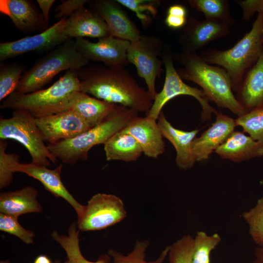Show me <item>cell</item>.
<instances>
[{
	"label": "cell",
	"instance_id": "1",
	"mask_svg": "<svg viewBox=\"0 0 263 263\" xmlns=\"http://www.w3.org/2000/svg\"><path fill=\"white\" fill-rule=\"evenodd\" d=\"M80 91L137 112H147L153 100L125 66L90 65L77 70Z\"/></svg>",
	"mask_w": 263,
	"mask_h": 263
},
{
	"label": "cell",
	"instance_id": "2",
	"mask_svg": "<svg viewBox=\"0 0 263 263\" xmlns=\"http://www.w3.org/2000/svg\"><path fill=\"white\" fill-rule=\"evenodd\" d=\"M175 58L182 66L177 70L182 79L200 86L209 100L238 116L247 112L234 95L230 77L225 69L207 63L197 53L181 52Z\"/></svg>",
	"mask_w": 263,
	"mask_h": 263
},
{
	"label": "cell",
	"instance_id": "3",
	"mask_svg": "<svg viewBox=\"0 0 263 263\" xmlns=\"http://www.w3.org/2000/svg\"><path fill=\"white\" fill-rule=\"evenodd\" d=\"M77 70H70L49 88L26 94L14 92L2 101L0 108L23 110L35 118L70 110L73 96L80 91Z\"/></svg>",
	"mask_w": 263,
	"mask_h": 263
},
{
	"label": "cell",
	"instance_id": "4",
	"mask_svg": "<svg viewBox=\"0 0 263 263\" xmlns=\"http://www.w3.org/2000/svg\"><path fill=\"white\" fill-rule=\"evenodd\" d=\"M138 113L134 110L116 105L113 111L101 123L74 138L49 144L48 148L63 163L75 164L78 161H86L91 149L99 144L104 145L138 116Z\"/></svg>",
	"mask_w": 263,
	"mask_h": 263
},
{
	"label": "cell",
	"instance_id": "5",
	"mask_svg": "<svg viewBox=\"0 0 263 263\" xmlns=\"http://www.w3.org/2000/svg\"><path fill=\"white\" fill-rule=\"evenodd\" d=\"M263 51V11L258 14L251 30L232 48L209 49L200 56L207 63L217 64L227 72L233 91L237 92L246 73Z\"/></svg>",
	"mask_w": 263,
	"mask_h": 263
},
{
	"label": "cell",
	"instance_id": "6",
	"mask_svg": "<svg viewBox=\"0 0 263 263\" xmlns=\"http://www.w3.org/2000/svg\"><path fill=\"white\" fill-rule=\"evenodd\" d=\"M89 63V61L76 49L75 40L70 39L51 51L25 71L15 92L26 94L41 90L58 73L80 69Z\"/></svg>",
	"mask_w": 263,
	"mask_h": 263
},
{
	"label": "cell",
	"instance_id": "7",
	"mask_svg": "<svg viewBox=\"0 0 263 263\" xmlns=\"http://www.w3.org/2000/svg\"><path fill=\"white\" fill-rule=\"evenodd\" d=\"M0 139H13L28 151L32 162L48 167L57 159L48 149L37 124L36 118L29 112L15 110L10 118L0 119Z\"/></svg>",
	"mask_w": 263,
	"mask_h": 263
},
{
	"label": "cell",
	"instance_id": "8",
	"mask_svg": "<svg viewBox=\"0 0 263 263\" xmlns=\"http://www.w3.org/2000/svg\"><path fill=\"white\" fill-rule=\"evenodd\" d=\"M162 59L166 70L164 86L161 91L156 94L151 107L146 113V116L157 120L163 107L168 101L177 96L187 95L199 101L202 107V120L210 119L212 114H216L218 111L209 105V100L202 90L191 87L183 81L174 67L169 45L166 44Z\"/></svg>",
	"mask_w": 263,
	"mask_h": 263
},
{
	"label": "cell",
	"instance_id": "9",
	"mask_svg": "<svg viewBox=\"0 0 263 263\" xmlns=\"http://www.w3.org/2000/svg\"><path fill=\"white\" fill-rule=\"evenodd\" d=\"M165 45L157 37L142 35L138 40L130 42L127 52L129 63L135 66L139 76L145 80L152 100L157 94L156 79L161 76L163 71L162 56Z\"/></svg>",
	"mask_w": 263,
	"mask_h": 263
},
{
	"label": "cell",
	"instance_id": "10",
	"mask_svg": "<svg viewBox=\"0 0 263 263\" xmlns=\"http://www.w3.org/2000/svg\"><path fill=\"white\" fill-rule=\"evenodd\" d=\"M127 216L124 203L118 196L98 193L84 206L77 217V226L82 231L100 230L112 226Z\"/></svg>",
	"mask_w": 263,
	"mask_h": 263
},
{
	"label": "cell",
	"instance_id": "11",
	"mask_svg": "<svg viewBox=\"0 0 263 263\" xmlns=\"http://www.w3.org/2000/svg\"><path fill=\"white\" fill-rule=\"evenodd\" d=\"M66 23L67 18L62 19L40 33L17 40L1 42L0 62L29 52L55 49L71 39L65 33Z\"/></svg>",
	"mask_w": 263,
	"mask_h": 263
},
{
	"label": "cell",
	"instance_id": "12",
	"mask_svg": "<svg viewBox=\"0 0 263 263\" xmlns=\"http://www.w3.org/2000/svg\"><path fill=\"white\" fill-rule=\"evenodd\" d=\"M130 42L108 36L98 38L96 42L84 38L75 39L77 51L89 61L102 62L105 66H126L129 63L127 52Z\"/></svg>",
	"mask_w": 263,
	"mask_h": 263
},
{
	"label": "cell",
	"instance_id": "13",
	"mask_svg": "<svg viewBox=\"0 0 263 263\" xmlns=\"http://www.w3.org/2000/svg\"><path fill=\"white\" fill-rule=\"evenodd\" d=\"M230 27L218 20L190 18L178 39L181 52L197 53L210 42L227 36Z\"/></svg>",
	"mask_w": 263,
	"mask_h": 263
},
{
	"label": "cell",
	"instance_id": "14",
	"mask_svg": "<svg viewBox=\"0 0 263 263\" xmlns=\"http://www.w3.org/2000/svg\"><path fill=\"white\" fill-rule=\"evenodd\" d=\"M36 122L44 141L49 144L74 138L90 129L72 110L36 118Z\"/></svg>",
	"mask_w": 263,
	"mask_h": 263
},
{
	"label": "cell",
	"instance_id": "15",
	"mask_svg": "<svg viewBox=\"0 0 263 263\" xmlns=\"http://www.w3.org/2000/svg\"><path fill=\"white\" fill-rule=\"evenodd\" d=\"M90 3L91 10L105 21L113 37L130 42L141 38V31L116 0H96Z\"/></svg>",
	"mask_w": 263,
	"mask_h": 263
},
{
	"label": "cell",
	"instance_id": "16",
	"mask_svg": "<svg viewBox=\"0 0 263 263\" xmlns=\"http://www.w3.org/2000/svg\"><path fill=\"white\" fill-rule=\"evenodd\" d=\"M215 121L191 143V149L196 162L207 160L234 131L235 119L218 112Z\"/></svg>",
	"mask_w": 263,
	"mask_h": 263
},
{
	"label": "cell",
	"instance_id": "17",
	"mask_svg": "<svg viewBox=\"0 0 263 263\" xmlns=\"http://www.w3.org/2000/svg\"><path fill=\"white\" fill-rule=\"evenodd\" d=\"M62 169V164L55 169H50L47 167L31 162L30 163H18L15 170V172L24 173L38 180L54 196L66 200L74 208L78 217L81 215L84 206L75 199L63 184L61 178Z\"/></svg>",
	"mask_w": 263,
	"mask_h": 263
},
{
	"label": "cell",
	"instance_id": "18",
	"mask_svg": "<svg viewBox=\"0 0 263 263\" xmlns=\"http://www.w3.org/2000/svg\"><path fill=\"white\" fill-rule=\"evenodd\" d=\"M0 12L8 16L15 27L24 34L42 32L48 27L42 13L28 0H0Z\"/></svg>",
	"mask_w": 263,
	"mask_h": 263
},
{
	"label": "cell",
	"instance_id": "19",
	"mask_svg": "<svg viewBox=\"0 0 263 263\" xmlns=\"http://www.w3.org/2000/svg\"><path fill=\"white\" fill-rule=\"evenodd\" d=\"M122 131L137 141L146 156L157 158L165 151L163 137L156 120L136 116Z\"/></svg>",
	"mask_w": 263,
	"mask_h": 263
},
{
	"label": "cell",
	"instance_id": "20",
	"mask_svg": "<svg viewBox=\"0 0 263 263\" xmlns=\"http://www.w3.org/2000/svg\"><path fill=\"white\" fill-rule=\"evenodd\" d=\"M157 120L163 137L167 139L176 150L177 166L183 170L192 168L196 161L191 152V146L199 130L185 131L175 128L167 119L162 112Z\"/></svg>",
	"mask_w": 263,
	"mask_h": 263
},
{
	"label": "cell",
	"instance_id": "21",
	"mask_svg": "<svg viewBox=\"0 0 263 263\" xmlns=\"http://www.w3.org/2000/svg\"><path fill=\"white\" fill-rule=\"evenodd\" d=\"M65 30L71 39L112 36L105 21L97 14L85 7L67 18Z\"/></svg>",
	"mask_w": 263,
	"mask_h": 263
},
{
	"label": "cell",
	"instance_id": "22",
	"mask_svg": "<svg viewBox=\"0 0 263 263\" xmlns=\"http://www.w3.org/2000/svg\"><path fill=\"white\" fill-rule=\"evenodd\" d=\"M215 152L223 159L240 162L263 156V143L244 132L234 131Z\"/></svg>",
	"mask_w": 263,
	"mask_h": 263
},
{
	"label": "cell",
	"instance_id": "23",
	"mask_svg": "<svg viewBox=\"0 0 263 263\" xmlns=\"http://www.w3.org/2000/svg\"><path fill=\"white\" fill-rule=\"evenodd\" d=\"M236 92L237 99L247 112L263 105V51Z\"/></svg>",
	"mask_w": 263,
	"mask_h": 263
},
{
	"label": "cell",
	"instance_id": "24",
	"mask_svg": "<svg viewBox=\"0 0 263 263\" xmlns=\"http://www.w3.org/2000/svg\"><path fill=\"white\" fill-rule=\"evenodd\" d=\"M116 105L78 91L73 97L70 110L78 114L91 128L104 121L113 111Z\"/></svg>",
	"mask_w": 263,
	"mask_h": 263
},
{
	"label": "cell",
	"instance_id": "25",
	"mask_svg": "<svg viewBox=\"0 0 263 263\" xmlns=\"http://www.w3.org/2000/svg\"><path fill=\"white\" fill-rule=\"evenodd\" d=\"M38 195V190L29 186L16 191L2 192L0 195V212L17 217L40 212L42 207L37 199Z\"/></svg>",
	"mask_w": 263,
	"mask_h": 263
},
{
	"label": "cell",
	"instance_id": "26",
	"mask_svg": "<svg viewBox=\"0 0 263 263\" xmlns=\"http://www.w3.org/2000/svg\"><path fill=\"white\" fill-rule=\"evenodd\" d=\"M104 149L107 161L133 162L143 153L137 141L132 135L122 130L115 133L104 143Z\"/></svg>",
	"mask_w": 263,
	"mask_h": 263
},
{
	"label": "cell",
	"instance_id": "27",
	"mask_svg": "<svg viewBox=\"0 0 263 263\" xmlns=\"http://www.w3.org/2000/svg\"><path fill=\"white\" fill-rule=\"evenodd\" d=\"M77 225L74 223L68 229V235L59 234L56 231L52 233L53 239L57 242L66 252L67 258L73 260L77 263H110V256L108 254L100 256L93 262L87 260L82 254L79 244V230Z\"/></svg>",
	"mask_w": 263,
	"mask_h": 263
},
{
	"label": "cell",
	"instance_id": "28",
	"mask_svg": "<svg viewBox=\"0 0 263 263\" xmlns=\"http://www.w3.org/2000/svg\"><path fill=\"white\" fill-rule=\"evenodd\" d=\"M188 2L192 8L203 13L205 19L223 22L230 26L234 23L228 0H188Z\"/></svg>",
	"mask_w": 263,
	"mask_h": 263
},
{
	"label": "cell",
	"instance_id": "29",
	"mask_svg": "<svg viewBox=\"0 0 263 263\" xmlns=\"http://www.w3.org/2000/svg\"><path fill=\"white\" fill-rule=\"evenodd\" d=\"M150 245L147 240L136 241L133 250L127 255L122 254L113 249L108 250V254L112 258V263H163L168 255L169 245L161 253L159 257L153 261L145 260V252Z\"/></svg>",
	"mask_w": 263,
	"mask_h": 263
},
{
	"label": "cell",
	"instance_id": "30",
	"mask_svg": "<svg viewBox=\"0 0 263 263\" xmlns=\"http://www.w3.org/2000/svg\"><path fill=\"white\" fill-rule=\"evenodd\" d=\"M25 72L24 67L18 63L0 64V102L15 92Z\"/></svg>",
	"mask_w": 263,
	"mask_h": 263
},
{
	"label": "cell",
	"instance_id": "31",
	"mask_svg": "<svg viewBox=\"0 0 263 263\" xmlns=\"http://www.w3.org/2000/svg\"><path fill=\"white\" fill-rule=\"evenodd\" d=\"M236 126H241L243 132L248 133L255 140L263 143V105L258 107L238 116Z\"/></svg>",
	"mask_w": 263,
	"mask_h": 263
},
{
	"label": "cell",
	"instance_id": "32",
	"mask_svg": "<svg viewBox=\"0 0 263 263\" xmlns=\"http://www.w3.org/2000/svg\"><path fill=\"white\" fill-rule=\"evenodd\" d=\"M221 240L217 233L208 236L204 231L197 232L194 239L192 263H210V252Z\"/></svg>",
	"mask_w": 263,
	"mask_h": 263
},
{
	"label": "cell",
	"instance_id": "33",
	"mask_svg": "<svg viewBox=\"0 0 263 263\" xmlns=\"http://www.w3.org/2000/svg\"><path fill=\"white\" fill-rule=\"evenodd\" d=\"M116 1L135 13L142 26L147 28L152 21L149 15L155 17L157 13V7L160 1L156 0H116Z\"/></svg>",
	"mask_w": 263,
	"mask_h": 263
},
{
	"label": "cell",
	"instance_id": "34",
	"mask_svg": "<svg viewBox=\"0 0 263 263\" xmlns=\"http://www.w3.org/2000/svg\"><path fill=\"white\" fill-rule=\"evenodd\" d=\"M7 142L0 139V188L8 187L13 181L16 165L19 163V156L6 152Z\"/></svg>",
	"mask_w": 263,
	"mask_h": 263
},
{
	"label": "cell",
	"instance_id": "35",
	"mask_svg": "<svg viewBox=\"0 0 263 263\" xmlns=\"http://www.w3.org/2000/svg\"><path fill=\"white\" fill-rule=\"evenodd\" d=\"M243 217L249 225V233L254 242L263 247V195L255 206L244 212Z\"/></svg>",
	"mask_w": 263,
	"mask_h": 263
},
{
	"label": "cell",
	"instance_id": "36",
	"mask_svg": "<svg viewBox=\"0 0 263 263\" xmlns=\"http://www.w3.org/2000/svg\"><path fill=\"white\" fill-rule=\"evenodd\" d=\"M194 239L189 235L184 236L169 245V263H192Z\"/></svg>",
	"mask_w": 263,
	"mask_h": 263
},
{
	"label": "cell",
	"instance_id": "37",
	"mask_svg": "<svg viewBox=\"0 0 263 263\" xmlns=\"http://www.w3.org/2000/svg\"><path fill=\"white\" fill-rule=\"evenodd\" d=\"M18 217L0 213V230L16 236L25 244H32L34 232L23 228L19 223Z\"/></svg>",
	"mask_w": 263,
	"mask_h": 263
},
{
	"label": "cell",
	"instance_id": "38",
	"mask_svg": "<svg viewBox=\"0 0 263 263\" xmlns=\"http://www.w3.org/2000/svg\"><path fill=\"white\" fill-rule=\"evenodd\" d=\"M87 0H68L62 1L55 9V18L59 20L66 19L71 16L78 10L84 7L86 3L89 2Z\"/></svg>",
	"mask_w": 263,
	"mask_h": 263
},
{
	"label": "cell",
	"instance_id": "39",
	"mask_svg": "<svg viewBox=\"0 0 263 263\" xmlns=\"http://www.w3.org/2000/svg\"><path fill=\"white\" fill-rule=\"evenodd\" d=\"M243 9V19L248 21L255 13L263 11V0H236Z\"/></svg>",
	"mask_w": 263,
	"mask_h": 263
},
{
	"label": "cell",
	"instance_id": "40",
	"mask_svg": "<svg viewBox=\"0 0 263 263\" xmlns=\"http://www.w3.org/2000/svg\"><path fill=\"white\" fill-rule=\"evenodd\" d=\"M187 17H179L167 14L165 22L169 28L179 29L184 27L187 22Z\"/></svg>",
	"mask_w": 263,
	"mask_h": 263
},
{
	"label": "cell",
	"instance_id": "41",
	"mask_svg": "<svg viewBox=\"0 0 263 263\" xmlns=\"http://www.w3.org/2000/svg\"><path fill=\"white\" fill-rule=\"evenodd\" d=\"M55 0H37L38 6L42 11L43 17L46 22L49 24V12Z\"/></svg>",
	"mask_w": 263,
	"mask_h": 263
},
{
	"label": "cell",
	"instance_id": "42",
	"mask_svg": "<svg viewBox=\"0 0 263 263\" xmlns=\"http://www.w3.org/2000/svg\"><path fill=\"white\" fill-rule=\"evenodd\" d=\"M167 14L187 17V12L184 6L180 4H174L169 7L167 11Z\"/></svg>",
	"mask_w": 263,
	"mask_h": 263
},
{
	"label": "cell",
	"instance_id": "43",
	"mask_svg": "<svg viewBox=\"0 0 263 263\" xmlns=\"http://www.w3.org/2000/svg\"><path fill=\"white\" fill-rule=\"evenodd\" d=\"M255 259L253 263H263V247H259L255 250Z\"/></svg>",
	"mask_w": 263,
	"mask_h": 263
},
{
	"label": "cell",
	"instance_id": "44",
	"mask_svg": "<svg viewBox=\"0 0 263 263\" xmlns=\"http://www.w3.org/2000/svg\"><path fill=\"white\" fill-rule=\"evenodd\" d=\"M34 263H51V261L46 255H41L36 258Z\"/></svg>",
	"mask_w": 263,
	"mask_h": 263
},
{
	"label": "cell",
	"instance_id": "45",
	"mask_svg": "<svg viewBox=\"0 0 263 263\" xmlns=\"http://www.w3.org/2000/svg\"><path fill=\"white\" fill-rule=\"evenodd\" d=\"M54 263H61L59 261H56ZM64 263H77L75 261H74L73 260L68 258L67 260Z\"/></svg>",
	"mask_w": 263,
	"mask_h": 263
},
{
	"label": "cell",
	"instance_id": "46",
	"mask_svg": "<svg viewBox=\"0 0 263 263\" xmlns=\"http://www.w3.org/2000/svg\"><path fill=\"white\" fill-rule=\"evenodd\" d=\"M0 263H10L9 260L0 261Z\"/></svg>",
	"mask_w": 263,
	"mask_h": 263
}]
</instances>
